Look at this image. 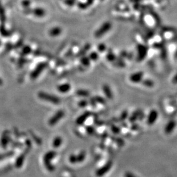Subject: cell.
Returning <instances> with one entry per match:
<instances>
[{
	"mask_svg": "<svg viewBox=\"0 0 177 177\" xmlns=\"http://www.w3.org/2000/svg\"><path fill=\"white\" fill-rule=\"evenodd\" d=\"M32 12L35 16L39 17H42L46 14L45 11L43 9L40 8H36L32 10Z\"/></svg>",
	"mask_w": 177,
	"mask_h": 177,
	"instance_id": "5bb4252c",
	"label": "cell"
},
{
	"mask_svg": "<svg viewBox=\"0 0 177 177\" xmlns=\"http://www.w3.org/2000/svg\"><path fill=\"white\" fill-rule=\"evenodd\" d=\"M112 139L115 141V142L117 144V145L120 147H122L124 145L125 142L124 140L121 138H116V137H113L112 138Z\"/></svg>",
	"mask_w": 177,
	"mask_h": 177,
	"instance_id": "ffe728a7",
	"label": "cell"
},
{
	"mask_svg": "<svg viewBox=\"0 0 177 177\" xmlns=\"http://www.w3.org/2000/svg\"><path fill=\"white\" fill-rule=\"evenodd\" d=\"M31 51V48L29 46H25L23 49V52L24 55H29Z\"/></svg>",
	"mask_w": 177,
	"mask_h": 177,
	"instance_id": "1f68e13d",
	"label": "cell"
},
{
	"mask_svg": "<svg viewBox=\"0 0 177 177\" xmlns=\"http://www.w3.org/2000/svg\"><path fill=\"white\" fill-rule=\"evenodd\" d=\"M62 139L61 137L60 136H56L55 138V139H54L53 140V142H52V145H53V147L54 148H58L59 147L62 143Z\"/></svg>",
	"mask_w": 177,
	"mask_h": 177,
	"instance_id": "2e32d148",
	"label": "cell"
},
{
	"mask_svg": "<svg viewBox=\"0 0 177 177\" xmlns=\"http://www.w3.org/2000/svg\"><path fill=\"white\" fill-rule=\"evenodd\" d=\"M143 113V111L141 110H137L135 111H134L132 115L129 118V121L131 123H135V122L138 120V118L140 116V115Z\"/></svg>",
	"mask_w": 177,
	"mask_h": 177,
	"instance_id": "7c38bea8",
	"label": "cell"
},
{
	"mask_svg": "<svg viewBox=\"0 0 177 177\" xmlns=\"http://www.w3.org/2000/svg\"><path fill=\"white\" fill-rule=\"evenodd\" d=\"M56 153L54 151H50L46 153L43 158L44 166L50 171H53L55 170L54 166L51 163V161L56 157Z\"/></svg>",
	"mask_w": 177,
	"mask_h": 177,
	"instance_id": "6da1fadb",
	"label": "cell"
},
{
	"mask_svg": "<svg viewBox=\"0 0 177 177\" xmlns=\"http://www.w3.org/2000/svg\"><path fill=\"white\" fill-rule=\"evenodd\" d=\"M77 162H83L86 158V153L84 151H81L77 156Z\"/></svg>",
	"mask_w": 177,
	"mask_h": 177,
	"instance_id": "44dd1931",
	"label": "cell"
},
{
	"mask_svg": "<svg viewBox=\"0 0 177 177\" xmlns=\"http://www.w3.org/2000/svg\"><path fill=\"white\" fill-rule=\"evenodd\" d=\"M144 73L143 72H137L136 73L132 74L130 77V80L134 83H139L141 82L143 79Z\"/></svg>",
	"mask_w": 177,
	"mask_h": 177,
	"instance_id": "ba28073f",
	"label": "cell"
},
{
	"mask_svg": "<svg viewBox=\"0 0 177 177\" xmlns=\"http://www.w3.org/2000/svg\"><path fill=\"white\" fill-rule=\"evenodd\" d=\"M93 1H94V0H87V3H86L89 5H91L93 3Z\"/></svg>",
	"mask_w": 177,
	"mask_h": 177,
	"instance_id": "f6af8a7d",
	"label": "cell"
},
{
	"mask_svg": "<svg viewBox=\"0 0 177 177\" xmlns=\"http://www.w3.org/2000/svg\"><path fill=\"white\" fill-rule=\"evenodd\" d=\"M176 126V122L175 120L172 119V120H170L167 123V124L166 125V126L164 127L165 134L168 135V134H170L171 133H172L173 130L175 129Z\"/></svg>",
	"mask_w": 177,
	"mask_h": 177,
	"instance_id": "9c48e42d",
	"label": "cell"
},
{
	"mask_svg": "<svg viewBox=\"0 0 177 177\" xmlns=\"http://www.w3.org/2000/svg\"><path fill=\"white\" fill-rule=\"evenodd\" d=\"M86 131L88 134L89 135H93L95 133V128L90 126H86Z\"/></svg>",
	"mask_w": 177,
	"mask_h": 177,
	"instance_id": "f1b7e54d",
	"label": "cell"
},
{
	"mask_svg": "<svg viewBox=\"0 0 177 177\" xmlns=\"http://www.w3.org/2000/svg\"><path fill=\"white\" fill-rule=\"evenodd\" d=\"M90 48V44H86V45L84 47V48H82V49L80 51V52L78 53V56H83L84 55H85V54L86 53V52H87L89 50Z\"/></svg>",
	"mask_w": 177,
	"mask_h": 177,
	"instance_id": "603a6c76",
	"label": "cell"
},
{
	"mask_svg": "<svg viewBox=\"0 0 177 177\" xmlns=\"http://www.w3.org/2000/svg\"><path fill=\"white\" fill-rule=\"evenodd\" d=\"M69 161L72 163H77V155H75L74 154L71 155L69 157Z\"/></svg>",
	"mask_w": 177,
	"mask_h": 177,
	"instance_id": "f546056e",
	"label": "cell"
},
{
	"mask_svg": "<svg viewBox=\"0 0 177 177\" xmlns=\"http://www.w3.org/2000/svg\"><path fill=\"white\" fill-rule=\"evenodd\" d=\"M128 117V111L127 110H124L121 114L119 118V120L120 122H124L127 119Z\"/></svg>",
	"mask_w": 177,
	"mask_h": 177,
	"instance_id": "d6986e66",
	"label": "cell"
},
{
	"mask_svg": "<svg viewBox=\"0 0 177 177\" xmlns=\"http://www.w3.org/2000/svg\"><path fill=\"white\" fill-rule=\"evenodd\" d=\"M30 2L29 0H25V1H23V5L25 8H29V7L30 6Z\"/></svg>",
	"mask_w": 177,
	"mask_h": 177,
	"instance_id": "8d00e7d4",
	"label": "cell"
},
{
	"mask_svg": "<svg viewBox=\"0 0 177 177\" xmlns=\"http://www.w3.org/2000/svg\"><path fill=\"white\" fill-rule=\"evenodd\" d=\"M106 48H107V47H106V45L103 43L99 44L98 45V50L101 52H104L106 50Z\"/></svg>",
	"mask_w": 177,
	"mask_h": 177,
	"instance_id": "d6a6232c",
	"label": "cell"
},
{
	"mask_svg": "<svg viewBox=\"0 0 177 177\" xmlns=\"http://www.w3.org/2000/svg\"><path fill=\"white\" fill-rule=\"evenodd\" d=\"M57 88L59 92L67 93L71 89V85L68 83H64L58 86Z\"/></svg>",
	"mask_w": 177,
	"mask_h": 177,
	"instance_id": "4fadbf2b",
	"label": "cell"
},
{
	"mask_svg": "<svg viewBox=\"0 0 177 177\" xmlns=\"http://www.w3.org/2000/svg\"><path fill=\"white\" fill-rule=\"evenodd\" d=\"M125 177H137L135 175H133L132 173L130 172H127L125 174Z\"/></svg>",
	"mask_w": 177,
	"mask_h": 177,
	"instance_id": "60d3db41",
	"label": "cell"
},
{
	"mask_svg": "<svg viewBox=\"0 0 177 177\" xmlns=\"http://www.w3.org/2000/svg\"><path fill=\"white\" fill-rule=\"evenodd\" d=\"M94 99L95 100L96 102L99 104H105L106 103H107V101H106V100L103 97L99 96L94 97Z\"/></svg>",
	"mask_w": 177,
	"mask_h": 177,
	"instance_id": "d4e9b609",
	"label": "cell"
},
{
	"mask_svg": "<svg viewBox=\"0 0 177 177\" xmlns=\"http://www.w3.org/2000/svg\"><path fill=\"white\" fill-rule=\"evenodd\" d=\"M88 105V101L86 100H82L78 103V105L81 108L85 107L86 106H87Z\"/></svg>",
	"mask_w": 177,
	"mask_h": 177,
	"instance_id": "4dcf8cb0",
	"label": "cell"
},
{
	"mask_svg": "<svg viewBox=\"0 0 177 177\" xmlns=\"http://www.w3.org/2000/svg\"><path fill=\"white\" fill-rule=\"evenodd\" d=\"M107 58L108 61L112 62V61H113L115 60L116 56H115V55L112 52H109L108 53V54L107 55Z\"/></svg>",
	"mask_w": 177,
	"mask_h": 177,
	"instance_id": "83f0119b",
	"label": "cell"
},
{
	"mask_svg": "<svg viewBox=\"0 0 177 177\" xmlns=\"http://www.w3.org/2000/svg\"><path fill=\"white\" fill-rule=\"evenodd\" d=\"M172 83H173L174 84H177V73H176V74L174 76V78H172Z\"/></svg>",
	"mask_w": 177,
	"mask_h": 177,
	"instance_id": "7bdbcfd3",
	"label": "cell"
},
{
	"mask_svg": "<svg viewBox=\"0 0 177 177\" xmlns=\"http://www.w3.org/2000/svg\"><path fill=\"white\" fill-rule=\"evenodd\" d=\"M88 6V5L87 3H80L78 4V7H79L81 9H85Z\"/></svg>",
	"mask_w": 177,
	"mask_h": 177,
	"instance_id": "f35d334b",
	"label": "cell"
},
{
	"mask_svg": "<svg viewBox=\"0 0 177 177\" xmlns=\"http://www.w3.org/2000/svg\"><path fill=\"white\" fill-rule=\"evenodd\" d=\"M113 165L112 161H109L106 163L102 167H100L96 171V175L100 177L104 175L106 173H107L112 168Z\"/></svg>",
	"mask_w": 177,
	"mask_h": 177,
	"instance_id": "5b68a950",
	"label": "cell"
},
{
	"mask_svg": "<svg viewBox=\"0 0 177 177\" xmlns=\"http://www.w3.org/2000/svg\"><path fill=\"white\" fill-rule=\"evenodd\" d=\"M31 135H32V138L34 139V141H35V142H36V143H38V144H41L42 141H41L40 139L38 136H36V135H35L33 134H32V133H31Z\"/></svg>",
	"mask_w": 177,
	"mask_h": 177,
	"instance_id": "e575fe53",
	"label": "cell"
},
{
	"mask_svg": "<svg viewBox=\"0 0 177 177\" xmlns=\"http://www.w3.org/2000/svg\"><path fill=\"white\" fill-rule=\"evenodd\" d=\"M48 64L47 63H39L36 67L34 68V69L30 74V78L32 79H36L40 74L45 69V68L47 66Z\"/></svg>",
	"mask_w": 177,
	"mask_h": 177,
	"instance_id": "277c9868",
	"label": "cell"
},
{
	"mask_svg": "<svg viewBox=\"0 0 177 177\" xmlns=\"http://www.w3.org/2000/svg\"><path fill=\"white\" fill-rule=\"evenodd\" d=\"M62 33V29L59 27H55L51 29L49 32V34L52 37H56L59 36Z\"/></svg>",
	"mask_w": 177,
	"mask_h": 177,
	"instance_id": "9a60e30c",
	"label": "cell"
},
{
	"mask_svg": "<svg viewBox=\"0 0 177 177\" xmlns=\"http://www.w3.org/2000/svg\"><path fill=\"white\" fill-rule=\"evenodd\" d=\"M81 61L82 64L83 65H84L85 66H88L90 65V59L88 57L84 56V57H82Z\"/></svg>",
	"mask_w": 177,
	"mask_h": 177,
	"instance_id": "cb8c5ba5",
	"label": "cell"
},
{
	"mask_svg": "<svg viewBox=\"0 0 177 177\" xmlns=\"http://www.w3.org/2000/svg\"><path fill=\"white\" fill-rule=\"evenodd\" d=\"M103 92L104 94L105 95L106 97H107L108 99H112L113 97V94L112 91V89H111L110 87L107 84H104L102 87Z\"/></svg>",
	"mask_w": 177,
	"mask_h": 177,
	"instance_id": "8fae6325",
	"label": "cell"
},
{
	"mask_svg": "<svg viewBox=\"0 0 177 177\" xmlns=\"http://www.w3.org/2000/svg\"><path fill=\"white\" fill-rule=\"evenodd\" d=\"M64 3L68 6L72 7L75 4V0H65Z\"/></svg>",
	"mask_w": 177,
	"mask_h": 177,
	"instance_id": "d590c367",
	"label": "cell"
},
{
	"mask_svg": "<svg viewBox=\"0 0 177 177\" xmlns=\"http://www.w3.org/2000/svg\"><path fill=\"white\" fill-rule=\"evenodd\" d=\"M91 113L89 111H86L82 115H81L80 116H79L77 120H76V124L78 126L82 125L85 121L87 120V119L91 115Z\"/></svg>",
	"mask_w": 177,
	"mask_h": 177,
	"instance_id": "30bf717a",
	"label": "cell"
},
{
	"mask_svg": "<svg viewBox=\"0 0 177 177\" xmlns=\"http://www.w3.org/2000/svg\"><path fill=\"white\" fill-rule=\"evenodd\" d=\"M76 94L78 96L86 97L90 96V92L85 89H78L76 92Z\"/></svg>",
	"mask_w": 177,
	"mask_h": 177,
	"instance_id": "e0dca14e",
	"label": "cell"
},
{
	"mask_svg": "<svg viewBox=\"0 0 177 177\" xmlns=\"http://www.w3.org/2000/svg\"><path fill=\"white\" fill-rule=\"evenodd\" d=\"M64 115V112L63 110H59L49 120L48 124L50 126H54L56 124Z\"/></svg>",
	"mask_w": 177,
	"mask_h": 177,
	"instance_id": "8992f818",
	"label": "cell"
},
{
	"mask_svg": "<svg viewBox=\"0 0 177 177\" xmlns=\"http://www.w3.org/2000/svg\"><path fill=\"white\" fill-rule=\"evenodd\" d=\"M112 28V24L109 22H104L101 26L95 32L94 36L96 38H99L102 37L104 34L107 33Z\"/></svg>",
	"mask_w": 177,
	"mask_h": 177,
	"instance_id": "3957f363",
	"label": "cell"
},
{
	"mask_svg": "<svg viewBox=\"0 0 177 177\" xmlns=\"http://www.w3.org/2000/svg\"><path fill=\"white\" fill-rule=\"evenodd\" d=\"M24 158H25L24 154H22L17 158V160L16 161V166L18 167H20L23 165V162L24 161Z\"/></svg>",
	"mask_w": 177,
	"mask_h": 177,
	"instance_id": "7402d4cb",
	"label": "cell"
},
{
	"mask_svg": "<svg viewBox=\"0 0 177 177\" xmlns=\"http://www.w3.org/2000/svg\"><path fill=\"white\" fill-rule=\"evenodd\" d=\"M26 143H27V146H28V149H29V148L31 147L32 143H31V141H30V140L29 139H27V140H26Z\"/></svg>",
	"mask_w": 177,
	"mask_h": 177,
	"instance_id": "b9f144b4",
	"label": "cell"
},
{
	"mask_svg": "<svg viewBox=\"0 0 177 177\" xmlns=\"http://www.w3.org/2000/svg\"><path fill=\"white\" fill-rule=\"evenodd\" d=\"M96 103L97 102H96L95 100L94 99V98H91L90 99V103L91 105V106H93V107H95V106H96Z\"/></svg>",
	"mask_w": 177,
	"mask_h": 177,
	"instance_id": "74e56055",
	"label": "cell"
},
{
	"mask_svg": "<svg viewBox=\"0 0 177 177\" xmlns=\"http://www.w3.org/2000/svg\"><path fill=\"white\" fill-rule=\"evenodd\" d=\"M141 83H142L143 85H144L145 87H148V88H152L154 86V81H152V80H150V79L143 80L142 81H141Z\"/></svg>",
	"mask_w": 177,
	"mask_h": 177,
	"instance_id": "ac0fdd59",
	"label": "cell"
},
{
	"mask_svg": "<svg viewBox=\"0 0 177 177\" xmlns=\"http://www.w3.org/2000/svg\"><path fill=\"white\" fill-rule=\"evenodd\" d=\"M89 58L90 60H91L93 61H95L98 58V53L97 52H93L90 53V54L89 55Z\"/></svg>",
	"mask_w": 177,
	"mask_h": 177,
	"instance_id": "4316f807",
	"label": "cell"
},
{
	"mask_svg": "<svg viewBox=\"0 0 177 177\" xmlns=\"http://www.w3.org/2000/svg\"><path fill=\"white\" fill-rule=\"evenodd\" d=\"M139 127H140V126H139V124L136 123H133L131 125L130 128H131V130H132V131H137L139 129Z\"/></svg>",
	"mask_w": 177,
	"mask_h": 177,
	"instance_id": "836d02e7",
	"label": "cell"
},
{
	"mask_svg": "<svg viewBox=\"0 0 177 177\" xmlns=\"http://www.w3.org/2000/svg\"><path fill=\"white\" fill-rule=\"evenodd\" d=\"M111 130L113 134H119L121 131V128H120V127H119L116 125L112 124L111 126Z\"/></svg>",
	"mask_w": 177,
	"mask_h": 177,
	"instance_id": "484cf974",
	"label": "cell"
},
{
	"mask_svg": "<svg viewBox=\"0 0 177 177\" xmlns=\"http://www.w3.org/2000/svg\"><path fill=\"white\" fill-rule=\"evenodd\" d=\"M38 97L44 101L52 103L54 104H58L60 102V99L56 96H54V95L50 94L48 93H46L44 92H40L38 93Z\"/></svg>",
	"mask_w": 177,
	"mask_h": 177,
	"instance_id": "7a4b0ae2",
	"label": "cell"
},
{
	"mask_svg": "<svg viewBox=\"0 0 177 177\" xmlns=\"http://www.w3.org/2000/svg\"><path fill=\"white\" fill-rule=\"evenodd\" d=\"M120 126L123 128H127L128 127V124L124 122H121Z\"/></svg>",
	"mask_w": 177,
	"mask_h": 177,
	"instance_id": "ee69618b",
	"label": "cell"
},
{
	"mask_svg": "<svg viewBox=\"0 0 177 177\" xmlns=\"http://www.w3.org/2000/svg\"><path fill=\"white\" fill-rule=\"evenodd\" d=\"M145 116H146V115H145V113L143 112L142 113H141V114L140 115V116H139V118H138V120H140V121H142V120L145 118Z\"/></svg>",
	"mask_w": 177,
	"mask_h": 177,
	"instance_id": "ab89813d",
	"label": "cell"
},
{
	"mask_svg": "<svg viewBox=\"0 0 177 177\" xmlns=\"http://www.w3.org/2000/svg\"><path fill=\"white\" fill-rule=\"evenodd\" d=\"M158 118V113L155 110H151L147 118V124L151 126L154 124Z\"/></svg>",
	"mask_w": 177,
	"mask_h": 177,
	"instance_id": "52a82bcc",
	"label": "cell"
}]
</instances>
